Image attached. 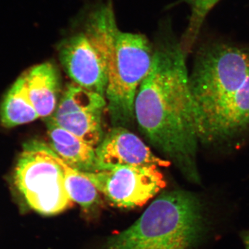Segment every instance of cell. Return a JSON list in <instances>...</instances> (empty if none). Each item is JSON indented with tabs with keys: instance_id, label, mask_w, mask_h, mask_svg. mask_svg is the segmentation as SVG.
Masks as SVG:
<instances>
[{
	"instance_id": "ba28073f",
	"label": "cell",
	"mask_w": 249,
	"mask_h": 249,
	"mask_svg": "<svg viewBox=\"0 0 249 249\" xmlns=\"http://www.w3.org/2000/svg\"><path fill=\"white\" fill-rule=\"evenodd\" d=\"M107 106L105 96L71 82L50 117L60 127L96 147L105 136L103 116Z\"/></svg>"
},
{
	"instance_id": "3957f363",
	"label": "cell",
	"mask_w": 249,
	"mask_h": 249,
	"mask_svg": "<svg viewBox=\"0 0 249 249\" xmlns=\"http://www.w3.org/2000/svg\"><path fill=\"white\" fill-rule=\"evenodd\" d=\"M57 45L62 68L71 82L106 96L107 58L120 29L111 0L83 8Z\"/></svg>"
},
{
	"instance_id": "5bb4252c",
	"label": "cell",
	"mask_w": 249,
	"mask_h": 249,
	"mask_svg": "<svg viewBox=\"0 0 249 249\" xmlns=\"http://www.w3.org/2000/svg\"><path fill=\"white\" fill-rule=\"evenodd\" d=\"M55 159L63 172L65 188L71 200L87 212L92 211L98 204L97 188L84 173L67 165L56 154Z\"/></svg>"
},
{
	"instance_id": "277c9868",
	"label": "cell",
	"mask_w": 249,
	"mask_h": 249,
	"mask_svg": "<svg viewBox=\"0 0 249 249\" xmlns=\"http://www.w3.org/2000/svg\"><path fill=\"white\" fill-rule=\"evenodd\" d=\"M249 76V49L214 41L196 52L189 73L196 122L235 92Z\"/></svg>"
},
{
	"instance_id": "52a82bcc",
	"label": "cell",
	"mask_w": 249,
	"mask_h": 249,
	"mask_svg": "<svg viewBox=\"0 0 249 249\" xmlns=\"http://www.w3.org/2000/svg\"><path fill=\"white\" fill-rule=\"evenodd\" d=\"M83 173L111 204L124 209L142 206L165 186L164 177L155 165L116 167Z\"/></svg>"
},
{
	"instance_id": "30bf717a",
	"label": "cell",
	"mask_w": 249,
	"mask_h": 249,
	"mask_svg": "<svg viewBox=\"0 0 249 249\" xmlns=\"http://www.w3.org/2000/svg\"><path fill=\"white\" fill-rule=\"evenodd\" d=\"M170 164L169 160L156 156L142 139L124 127H113L96 147V171L121 166Z\"/></svg>"
},
{
	"instance_id": "4fadbf2b",
	"label": "cell",
	"mask_w": 249,
	"mask_h": 249,
	"mask_svg": "<svg viewBox=\"0 0 249 249\" xmlns=\"http://www.w3.org/2000/svg\"><path fill=\"white\" fill-rule=\"evenodd\" d=\"M38 118L28 96L22 74L5 95L0 106V121L4 127L10 128L34 122Z\"/></svg>"
},
{
	"instance_id": "9c48e42d",
	"label": "cell",
	"mask_w": 249,
	"mask_h": 249,
	"mask_svg": "<svg viewBox=\"0 0 249 249\" xmlns=\"http://www.w3.org/2000/svg\"><path fill=\"white\" fill-rule=\"evenodd\" d=\"M198 141L208 147L232 143L249 131V76L231 96L196 124Z\"/></svg>"
},
{
	"instance_id": "7c38bea8",
	"label": "cell",
	"mask_w": 249,
	"mask_h": 249,
	"mask_svg": "<svg viewBox=\"0 0 249 249\" xmlns=\"http://www.w3.org/2000/svg\"><path fill=\"white\" fill-rule=\"evenodd\" d=\"M49 147L67 165L82 173L96 171V147L58 126L51 117L45 119Z\"/></svg>"
},
{
	"instance_id": "9a60e30c",
	"label": "cell",
	"mask_w": 249,
	"mask_h": 249,
	"mask_svg": "<svg viewBox=\"0 0 249 249\" xmlns=\"http://www.w3.org/2000/svg\"><path fill=\"white\" fill-rule=\"evenodd\" d=\"M220 0H178L173 6L188 5L191 11L188 24L181 39L184 50L188 53L197 40L198 36L208 14Z\"/></svg>"
},
{
	"instance_id": "5b68a950",
	"label": "cell",
	"mask_w": 249,
	"mask_h": 249,
	"mask_svg": "<svg viewBox=\"0 0 249 249\" xmlns=\"http://www.w3.org/2000/svg\"><path fill=\"white\" fill-rule=\"evenodd\" d=\"M154 47L146 36L121 29L107 58L106 97L113 127H132L139 87L151 67Z\"/></svg>"
},
{
	"instance_id": "8992f818",
	"label": "cell",
	"mask_w": 249,
	"mask_h": 249,
	"mask_svg": "<svg viewBox=\"0 0 249 249\" xmlns=\"http://www.w3.org/2000/svg\"><path fill=\"white\" fill-rule=\"evenodd\" d=\"M14 183L28 205L39 213H60L73 203L55 152L42 142L24 146L15 168Z\"/></svg>"
},
{
	"instance_id": "7a4b0ae2",
	"label": "cell",
	"mask_w": 249,
	"mask_h": 249,
	"mask_svg": "<svg viewBox=\"0 0 249 249\" xmlns=\"http://www.w3.org/2000/svg\"><path fill=\"white\" fill-rule=\"evenodd\" d=\"M209 224L207 205L200 196L184 190L165 192L102 249H195Z\"/></svg>"
},
{
	"instance_id": "2e32d148",
	"label": "cell",
	"mask_w": 249,
	"mask_h": 249,
	"mask_svg": "<svg viewBox=\"0 0 249 249\" xmlns=\"http://www.w3.org/2000/svg\"><path fill=\"white\" fill-rule=\"evenodd\" d=\"M243 241L244 243H245V249H249V231L248 232L244 233Z\"/></svg>"
},
{
	"instance_id": "6da1fadb",
	"label": "cell",
	"mask_w": 249,
	"mask_h": 249,
	"mask_svg": "<svg viewBox=\"0 0 249 249\" xmlns=\"http://www.w3.org/2000/svg\"><path fill=\"white\" fill-rule=\"evenodd\" d=\"M151 67L134 103L139 129L148 143L188 181L201 184L199 147L186 51L170 18L159 23Z\"/></svg>"
},
{
	"instance_id": "8fae6325",
	"label": "cell",
	"mask_w": 249,
	"mask_h": 249,
	"mask_svg": "<svg viewBox=\"0 0 249 249\" xmlns=\"http://www.w3.org/2000/svg\"><path fill=\"white\" fill-rule=\"evenodd\" d=\"M29 100L39 117H50L60 101V78L58 69L50 62L31 67L22 73Z\"/></svg>"
}]
</instances>
